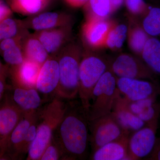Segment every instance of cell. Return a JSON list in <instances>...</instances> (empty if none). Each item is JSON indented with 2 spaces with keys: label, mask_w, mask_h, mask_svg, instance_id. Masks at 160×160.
<instances>
[{
  "label": "cell",
  "mask_w": 160,
  "mask_h": 160,
  "mask_svg": "<svg viewBox=\"0 0 160 160\" xmlns=\"http://www.w3.org/2000/svg\"><path fill=\"white\" fill-rule=\"evenodd\" d=\"M62 119L53 134L63 153V160H82L89 143V120L81 102L68 101Z\"/></svg>",
  "instance_id": "1"
},
{
  "label": "cell",
  "mask_w": 160,
  "mask_h": 160,
  "mask_svg": "<svg viewBox=\"0 0 160 160\" xmlns=\"http://www.w3.org/2000/svg\"><path fill=\"white\" fill-rule=\"evenodd\" d=\"M66 106L65 100L55 97L39 110L36 136L26 160H40L62 119Z\"/></svg>",
  "instance_id": "2"
},
{
  "label": "cell",
  "mask_w": 160,
  "mask_h": 160,
  "mask_svg": "<svg viewBox=\"0 0 160 160\" xmlns=\"http://www.w3.org/2000/svg\"><path fill=\"white\" fill-rule=\"evenodd\" d=\"M82 53L80 46L70 42L56 56L60 80L55 97L70 101L78 95L79 72Z\"/></svg>",
  "instance_id": "3"
},
{
  "label": "cell",
  "mask_w": 160,
  "mask_h": 160,
  "mask_svg": "<svg viewBox=\"0 0 160 160\" xmlns=\"http://www.w3.org/2000/svg\"><path fill=\"white\" fill-rule=\"evenodd\" d=\"M109 61L96 52L83 51L79 72L78 96L86 113L90 106L93 88L109 69Z\"/></svg>",
  "instance_id": "4"
},
{
  "label": "cell",
  "mask_w": 160,
  "mask_h": 160,
  "mask_svg": "<svg viewBox=\"0 0 160 160\" xmlns=\"http://www.w3.org/2000/svg\"><path fill=\"white\" fill-rule=\"evenodd\" d=\"M120 95L117 87L116 77L108 69L98 81L92 92L87 112L89 121L111 113Z\"/></svg>",
  "instance_id": "5"
},
{
  "label": "cell",
  "mask_w": 160,
  "mask_h": 160,
  "mask_svg": "<svg viewBox=\"0 0 160 160\" xmlns=\"http://www.w3.org/2000/svg\"><path fill=\"white\" fill-rule=\"evenodd\" d=\"M109 69L117 78L150 80L154 82V73L141 58L122 53L109 59Z\"/></svg>",
  "instance_id": "6"
},
{
  "label": "cell",
  "mask_w": 160,
  "mask_h": 160,
  "mask_svg": "<svg viewBox=\"0 0 160 160\" xmlns=\"http://www.w3.org/2000/svg\"><path fill=\"white\" fill-rule=\"evenodd\" d=\"M89 127L92 152L124 135L131 134L122 128L111 113L89 121Z\"/></svg>",
  "instance_id": "7"
},
{
  "label": "cell",
  "mask_w": 160,
  "mask_h": 160,
  "mask_svg": "<svg viewBox=\"0 0 160 160\" xmlns=\"http://www.w3.org/2000/svg\"><path fill=\"white\" fill-rule=\"evenodd\" d=\"M160 115H157L142 128L130 134L128 143V160H140L151 153L156 142Z\"/></svg>",
  "instance_id": "8"
},
{
  "label": "cell",
  "mask_w": 160,
  "mask_h": 160,
  "mask_svg": "<svg viewBox=\"0 0 160 160\" xmlns=\"http://www.w3.org/2000/svg\"><path fill=\"white\" fill-rule=\"evenodd\" d=\"M115 22L109 18H86L81 34L87 50L96 51L104 48L106 37Z\"/></svg>",
  "instance_id": "9"
},
{
  "label": "cell",
  "mask_w": 160,
  "mask_h": 160,
  "mask_svg": "<svg viewBox=\"0 0 160 160\" xmlns=\"http://www.w3.org/2000/svg\"><path fill=\"white\" fill-rule=\"evenodd\" d=\"M116 85L121 95L129 101H138L157 94L154 84L146 80L116 77Z\"/></svg>",
  "instance_id": "10"
},
{
  "label": "cell",
  "mask_w": 160,
  "mask_h": 160,
  "mask_svg": "<svg viewBox=\"0 0 160 160\" xmlns=\"http://www.w3.org/2000/svg\"><path fill=\"white\" fill-rule=\"evenodd\" d=\"M58 63L56 56H51L41 66L36 89L45 98L55 97L59 83Z\"/></svg>",
  "instance_id": "11"
},
{
  "label": "cell",
  "mask_w": 160,
  "mask_h": 160,
  "mask_svg": "<svg viewBox=\"0 0 160 160\" xmlns=\"http://www.w3.org/2000/svg\"><path fill=\"white\" fill-rule=\"evenodd\" d=\"M72 25L59 28L35 31V36L42 43L50 56H56L70 42Z\"/></svg>",
  "instance_id": "12"
},
{
  "label": "cell",
  "mask_w": 160,
  "mask_h": 160,
  "mask_svg": "<svg viewBox=\"0 0 160 160\" xmlns=\"http://www.w3.org/2000/svg\"><path fill=\"white\" fill-rule=\"evenodd\" d=\"M24 113L12 101L0 106V157L5 153L7 142Z\"/></svg>",
  "instance_id": "13"
},
{
  "label": "cell",
  "mask_w": 160,
  "mask_h": 160,
  "mask_svg": "<svg viewBox=\"0 0 160 160\" xmlns=\"http://www.w3.org/2000/svg\"><path fill=\"white\" fill-rule=\"evenodd\" d=\"M24 22L27 29L38 31L72 25V19L66 12H46L32 16Z\"/></svg>",
  "instance_id": "14"
},
{
  "label": "cell",
  "mask_w": 160,
  "mask_h": 160,
  "mask_svg": "<svg viewBox=\"0 0 160 160\" xmlns=\"http://www.w3.org/2000/svg\"><path fill=\"white\" fill-rule=\"evenodd\" d=\"M38 111L23 115L9 136L5 153L8 151L9 155L13 158H21L22 157L21 151L25 135L29 126L37 118Z\"/></svg>",
  "instance_id": "15"
},
{
  "label": "cell",
  "mask_w": 160,
  "mask_h": 160,
  "mask_svg": "<svg viewBox=\"0 0 160 160\" xmlns=\"http://www.w3.org/2000/svg\"><path fill=\"white\" fill-rule=\"evenodd\" d=\"M130 134L107 143L91 152L90 159L92 160H128V143Z\"/></svg>",
  "instance_id": "16"
},
{
  "label": "cell",
  "mask_w": 160,
  "mask_h": 160,
  "mask_svg": "<svg viewBox=\"0 0 160 160\" xmlns=\"http://www.w3.org/2000/svg\"><path fill=\"white\" fill-rule=\"evenodd\" d=\"M14 87L12 101L24 114L36 112L41 109L43 99L36 88Z\"/></svg>",
  "instance_id": "17"
},
{
  "label": "cell",
  "mask_w": 160,
  "mask_h": 160,
  "mask_svg": "<svg viewBox=\"0 0 160 160\" xmlns=\"http://www.w3.org/2000/svg\"><path fill=\"white\" fill-rule=\"evenodd\" d=\"M111 113L122 128L130 133L141 129L146 124L132 112L121 95L116 101Z\"/></svg>",
  "instance_id": "18"
},
{
  "label": "cell",
  "mask_w": 160,
  "mask_h": 160,
  "mask_svg": "<svg viewBox=\"0 0 160 160\" xmlns=\"http://www.w3.org/2000/svg\"><path fill=\"white\" fill-rule=\"evenodd\" d=\"M41 66L25 59L19 66L12 68V76L15 86L25 88H36Z\"/></svg>",
  "instance_id": "19"
},
{
  "label": "cell",
  "mask_w": 160,
  "mask_h": 160,
  "mask_svg": "<svg viewBox=\"0 0 160 160\" xmlns=\"http://www.w3.org/2000/svg\"><path fill=\"white\" fill-rule=\"evenodd\" d=\"M127 43L133 54L141 58L144 46L150 36L142 26L140 19L127 15Z\"/></svg>",
  "instance_id": "20"
},
{
  "label": "cell",
  "mask_w": 160,
  "mask_h": 160,
  "mask_svg": "<svg viewBox=\"0 0 160 160\" xmlns=\"http://www.w3.org/2000/svg\"><path fill=\"white\" fill-rule=\"evenodd\" d=\"M123 98L132 112L146 123L149 122L160 113V105L156 103V95L133 102Z\"/></svg>",
  "instance_id": "21"
},
{
  "label": "cell",
  "mask_w": 160,
  "mask_h": 160,
  "mask_svg": "<svg viewBox=\"0 0 160 160\" xmlns=\"http://www.w3.org/2000/svg\"><path fill=\"white\" fill-rule=\"evenodd\" d=\"M25 59L31 60L42 65L50 57L42 43L34 35L29 33L22 43Z\"/></svg>",
  "instance_id": "22"
},
{
  "label": "cell",
  "mask_w": 160,
  "mask_h": 160,
  "mask_svg": "<svg viewBox=\"0 0 160 160\" xmlns=\"http://www.w3.org/2000/svg\"><path fill=\"white\" fill-rule=\"evenodd\" d=\"M141 58L155 74H160V40L149 38L141 53Z\"/></svg>",
  "instance_id": "23"
},
{
  "label": "cell",
  "mask_w": 160,
  "mask_h": 160,
  "mask_svg": "<svg viewBox=\"0 0 160 160\" xmlns=\"http://www.w3.org/2000/svg\"><path fill=\"white\" fill-rule=\"evenodd\" d=\"M51 0H9L12 10L24 15L33 16L46 9Z\"/></svg>",
  "instance_id": "24"
},
{
  "label": "cell",
  "mask_w": 160,
  "mask_h": 160,
  "mask_svg": "<svg viewBox=\"0 0 160 160\" xmlns=\"http://www.w3.org/2000/svg\"><path fill=\"white\" fill-rule=\"evenodd\" d=\"M127 26L115 22L106 37L104 48L116 51L122 49L127 38Z\"/></svg>",
  "instance_id": "25"
},
{
  "label": "cell",
  "mask_w": 160,
  "mask_h": 160,
  "mask_svg": "<svg viewBox=\"0 0 160 160\" xmlns=\"http://www.w3.org/2000/svg\"><path fill=\"white\" fill-rule=\"evenodd\" d=\"M24 20L9 18L0 22V42L6 39L28 33Z\"/></svg>",
  "instance_id": "26"
},
{
  "label": "cell",
  "mask_w": 160,
  "mask_h": 160,
  "mask_svg": "<svg viewBox=\"0 0 160 160\" xmlns=\"http://www.w3.org/2000/svg\"><path fill=\"white\" fill-rule=\"evenodd\" d=\"M143 29L149 36L160 38V8L151 7L141 19Z\"/></svg>",
  "instance_id": "27"
},
{
  "label": "cell",
  "mask_w": 160,
  "mask_h": 160,
  "mask_svg": "<svg viewBox=\"0 0 160 160\" xmlns=\"http://www.w3.org/2000/svg\"><path fill=\"white\" fill-rule=\"evenodd\" d=\"M84 7L86 18L107 19L112 14L109 0H89Z\"/></svg>",
  "instance_id": "28"
},
{
  "label": "cell",
  "mask_w": 160,
  "mask_h": 160,
  "mask_svg": "<svg viewBox=\"0 0 160 160\" xmlns=\"http://www.w3.org/2000/svg\"><path fill=\"white\" fill-rule=\"evenodd\" d=\"M124 4L128 15L140 19L146 14L150 7L144 0H125Z\"/></svg>",
  "instance_id": "29"
},
{
  "label": "cell",
  "mask_w": 160,
  "mask_h": 160,
  "mask_svg": "<svg viewBox=\"0 0 160 160\" xmlns=\"http://www.w3.org/2000/svg\"><path fill=\"white\" fill-rule=\"evenodd\" d=\"M4 61L12 68L21 65L25 60L22 48V44L3 52Z\"/></svg>",
  "instance_id": "30"
},
{
  "label": "cell",
  "mask_w": 160,
  "mask_h": 160,
  "mask_svg": "<svg viewBox=\"0 0 160 160\" xmlns=\"http://www.w3.org/2000/svg\"><path fill=\"white\" fill-rule=\"evenodd\" d=\"M63 160V153L61 147L54 138L52 137L46 147L40 160Z\"/></svg>",
  "instance_id": "31"
},
{
  "label": "cell",
  "mask_w": 160,
  "mask_h": 160,
  "mask_svg": "<svg viewBox=\"0 0 160 160\" xmlns=\"http://www.w3.org/2000/svg\"><path fill=\"white\" fill-rule=\"evenodd\" d=\"M38 119V116L37 118L29 126L25 135L21 151L22 157L27 155L30 146L35 138L37 131Z\"/></svg>",
  "instance_id": "32"
},
{
  "label": "cell",
  "mask_w": 160,
  "mask_h": 160,
  "mask_svg": "<svg viewBox=\"0 0 160 160\" xmlns=\"http://www.w3.org/2000/svg\"><path fill=\"white\" fill-rule=\"evenodd\" d=\"M29 33L28 32L26 34L20 35L15 37L9 38L1 41L0 50L3 52L18 45L22 44L24 38Z\"/></svg>",
  "instance_id": "33"
},
{
  "label": "cell",
  "mask_w": 160,
  "mask_h": 160,
  "mask_svg": "<svg viewBox=\"0 0 160 160\" xmlns=\"http://www.w3.org/2000/svg\"><path fill=\"white\" fill-rule=\"evenodd\" d=\"M12 10L10 7L2 1L0 0V22L10 17L12 13Z\"/></svg>",
  "instance_id": "34"
},
{
  "label": "cell",
  "mask_w": 160,
  "mask_h": 160,
  "mask_svg": "<svg viewBox=\"0 0 160 160\" xmlns=\"http://www.w3.org/2000/svg\"><path fill=\"white\" fill-rule=\"evenodd\" d=\"M149 156L148 160H160V138L157 139L154 148Z\"/></svg>",
  "instance_id": "35"
},
{
  "label": "cell",
  "mask_w": 160,
  "mask_h": 160,
  "mask_svg": "<svg viewBox=\"0 0 160 160\" xmlns=\"http://www.w3.org/2000/svg\"><path fill=\"white\" fill-rule=\"evenodd\" d=\"M88 1L89 0H65L67 5L74 8L84 7Z\"/></svg>",
  "instance_id": "36"
},
{
  "label": "cell",
  "mask_w": 160,
  "mask_h": 160,
  "mask_svg": "<svg viewBox=\"0 0 160 160\" xmlns=\"http://www.w3.org/2000/svg\"><path fill=\"white\" fill-rule=\"evenodd\" d=\"M112 14L116 12L124 4L125 0H109Z\"/></svg>",
  "instance_id": "37"
},
{
  "label": "cell",
  "mask_w": 160,
  "mask_h": 160,
  "mask_svg": "<svg viewBox=\"0 0 160 160\" xmlns=\"http://www.w3.org/2000/svg\"><path fill=\"white\" fill-rule=\"evenodd\" d=\"M6 70V69L0 73V100L2 98L5 90V73Z\"/></svg>",
  "instance_id": "38"
},
{
  "label": "cell",
  "mask_w": 160,
  "mask_h": 160,
  "mask_svg": "<svg viewBox=\"0 0 160 160\" xmlns=\"http://www.w3.org/2000/svg\"><path fill=\"white\" fill-rule=\"evenodd\" d=\"M6 68H4V67H3L2 66V63H1V62H0V73H1L2 72L3 70H5Z\"/></svg>",
  "instance_id": "39"
}]
</instances>
